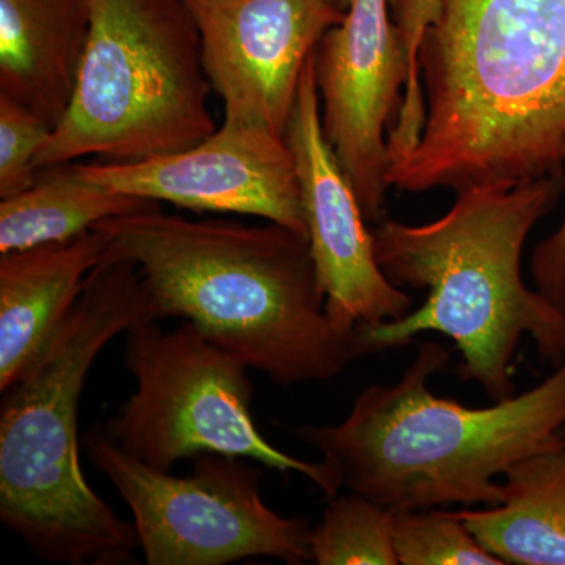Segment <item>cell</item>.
I'll use <instances>...</instances> for the list:
<instances>
[{
  "label": "cell",
  "instance_id": "cell-4",
  "mask_svg": "<svg viewBox=\"0 0 565 565\" xmlns=\"http://www.w3.org/2000/svg\"><path fill=\"white\" fill-rule=\"evenodd\" d=\"M161 319L136 264L106 255L46 351L2 393L0 520L43 559L132 563L136 527L82 473L79 403L99 352L136 323Z\"/></svg>",
  "mask_w": 565,
  "mask_h": 565
},
{
  "label": "cell",
  "instance_id": "cell-17",
  "mask_svg": "<svg viewBox=\"0 0 565 565\" xmlns=\"http://www.w3.org/2000/svg\"><path fill=\"white\" fill-rule=\"evenodd\" d=\"M308 544L318 565H397L393 511L363 494L330 498L322 520L311 527Z\"/></svg>",
  "mask_w": 565,
  "mask_h": 565
},
{
  "label": "cell",
  "instance_id": "cell-22",
  "mask_svg": "<svg viewBox=\"0 0 565 565\" xmlns=\"http://www.w3.org/2000/svg\"><path fill=\"white\" fill-rule=\"evenodd\" d=\"M326 2L341 11L348 10L351 6V0H326Z\"/></svg>",
  "mask_w": 565,
  "mask_h": 565
},
{
  "label": "cell",
  "instance_id": "cell-21",
  "mask_svg": "<svg viewBox=\"0 0 565 565\" xmlns=\"http://www.w3.org/2000/svg\"><path fill=\"white\" fill-rule=\"evenodd\" d=\"M533 273L542 292L565 300V218L559 232L535 250Z\"/></svg>",
  "mask_w": 565,
  "mask_h": 565
},
{
  "label": "cell",
  "instance_id": "cell-12",
  "mask_svg": "<svg viewBox=\"0 0 565 565\" xmlns=\"http://www.w3.org/2000/svg\"><path fill=\"white\" fill-rule=\"evenodd\" d=\"M315 52L305 65L286 129L311 255L329 318L343 330L377 327L404 318L411 311L412 299L382 273L375 259L373 232L323 134Z\"/></svg>",
  "mask_w": 565,
  "mask_h": 565
},
{
  "label": "cell",
  "instance_id": "cell-19",
  "mask_svg": "<svg viewBox=\"0 0 565 565\" xmlns=\"http://www.w3.org/2000/svg\"><path fill=\"white\" fill-rule=\"evenodd\" d=\"M390 11L403 41L408 79L403 107L388 132V145L394 154H407L418 145L426 118V103L419 76V51L427 29L437 20L440 0H390Z\"/></svg>",
  "mask_w": 565,
  "mask_h": 565
},
{
  "label": "cell",
  "instance_id": "cell-16",
  "mask_svg": "<svg viewBox=\"0 0 565 565\" xmlns=\"http://www.w3.org/2000/svg\"><path fill=\"white\" fill-rule=\"evenodd\" d=\"M156 204L93 184L73 163L44 167L32 188L0 202V255L68 243L106 218Z\"/></svg>",
  "mask_w": 565,
  "mask_h": 565
},
{
  "label": "cell",
  "instance_id": "cell-14",
  "mask_svg": "<svg viewBox=\"0 0 565 565\" xmlns=\"http://www.w3.org/2000/svg\"><path fill=\"white\" fill-rule=\"evenodd\" d=\"M90 0H0V93L54 131L73 98Z\"/></svg>",
  "mask_w": 565,
  "mask_h": 565
},
{
  "label": "cell",
  "instance_id": "cell-18",
  "mask_svg": "<svg viewBox=\"0 0 565 565\" xmlns=\"http://www.w3.org/2000/svg\"><path fill=\"white\" fill-rule=\"evenodd\" d=\"M399 565H504L446 508L393 511Z\"/></svg>",
  "mask_w": 565,
  "mask_h": 565
},
{
  "label": "cell",
  "instance_id": "cell-11",
  "mask_svg": "<svg viewBox=\"0 0 565 565\" xmlns=\"http://www.w3.org/2000/svg\"><path fill=\"white\" fill-rule=\"evenodd\" d=\"M76 167L85 180L111 192L182 210L262 217L308 239L291 148L267 129L222 122L195 147L173 154Z\"/></svg>",
  "mask_w": 565,
  "mask_h": 565
},
{
  "label": "cell",
  "instance_id": "cell-15",
  "mask_svg": "<svg viewBox=\"0 0 565 565\" xmlns=\"http://www.w3.org/2000/svg\"><path fill=\"white\" fill-rule=\"evenodd\" d=\"M501 486L500 504L456 514L503 564L565 565V445L515 463Z\"/></svg>",
  "mask_w": 565,
  "mask_h": 565
},
{
  "label": "cell",
  "instance_id": "cell-6",
  "mask_svg": "<svg viewBox=\"0 0 565 565\" xmlns=\"http://www.w3.org/2000/svg\"><path fill=\"white\" fill-rule=\"evenodd\" d=\"M90 11L73 98L39 170L85 156L148 161L210 137L212 87L184 0H90Z\"/></svg>",
  "mask_w": 565,
  "mask_h": 565
},
{
  "label": "cell",
  "instance_id": "cell-7",
  "mask_svg": "<svg viewBox=\"0 0 565 565\" xmlns=\"http://www.w3.org/2000/svg\"><path fill=\"white\" fill-rule=\"evenodd\" d=\"M126 333V366L137 392L103 426L122 451L162 471L207 452L239 457L303 476L329 500L340 493L322 460L296 459L259 433L250 412V366L239 355L191 322L163 332L156 321H143Z\"/></svg>",
  "mask_w": 565,
  "mask_h": 565
},
{
  "label": "cell",
  "instance_id": "cell-3",
  "mask_svg": "<svg viewBox=\"0 0 565 565\" xmlns=\"http://www.w3.org/2000/svg\"><path fill=\"white\" fill-rule=\"evenodd\" d=\"M563 180L473 185L423 225L382 218L371 230L382 273L397 288L427 289V299L397 321L364 327L377 351L445 334L462 355L459 377L494 403L515 394V353L526 334L546 362H565L564 308L522 278L527 236L555 207Z\"/></svg>",
  "mask_w": 565,
  "mask_h": 565
},
{
  "label": "cell",
  "instance_id": "cell-5",
  "mask_svg": "<svg viewBox=\"0 0 565 565\" xmlns=\"http://www.w3.org/2000/svg\"><path fill=\"white\" fill-rule=\"evenodd\" d=\"M448 362L449 349L427 341L396 384L367 386L343 422L297 435L341 489L390 511L500 504L498 476L565 445V362L542 384L489 407L430 392V377Z\"/></svg>",
  "mask_w": 565,
  "mask_h": 565
},
{
  "label": "cell",
  "instance_id": "cell-2",
  "mask_svg": "<svg viewBox=\"0 0 565 565\" xmlns=\"http://www.w3.org/2000/svg\"><path fill=\"white\" fill-rule=\"evenodd\" d=\"M136 264L162 319L182 318L274 384L327 382L377 353L329 318L310 241L286 226L191 221L159 204L95 225Z\"/></svg>",
  "mask_w": 565,
  "mask_h": 565
},
{
  "label": "cell",
  "instance_id": "cell-13",
  "mask_svg": "<svg viewBox=\"0 0 565 565\" xmlns=\"http://www.w3.org/2000/svg\"><path fill=\"white\" fill-rule=\"evenodd\" d=\"M107 248L106 234L93 228L68 243L0 255V392L46 351Z\"/></svg>",
  "mask_w": 565,
  "mask_h": 565
},
{
  "label": "cell",
  "instance_id": "cell-20",
  "mask_svg": "<svg viewBox=\"0 0 565 565\" xmlns=\"http://www.w3.org/2000/svg\"><path fill=\"white\" fill-rule=\"evenodd\" d=\"M51 134V126L39 115L0 93V200L35 184L36 162Z\"/></svg>",
  "mask_w": 565,
  "mask_h": 565
},
{
  "label": "cell",
  "instance_id": "cell-1",
  "mask_svg": "<svg viewBox=\"0 0 565 565\" xmlns=\"http://www.w3.org/2000/svg\"><path fill=\"white\" fill-rule=\"evenodd\" d=\"M426 118L388 170L423 193L559 177L565 167V0H440L419 51Z\"/></svg>",
  "mask_w": 565,
  "mask_h": 565
},
{
  "label": "cell",
  "instance_id": "cell-9",
  "mask_svg": "<svg viewBox=\"0 0 565 565\" xmlns=\"http://www.w3.org/2000/svg\"><path fill=\"white\" fill-rule=\"evenodd\" d=\"M323 134L351 181L364 218H384L388 134L404 103L407 58L390 0H351L315 52Z\"/></svg>",
  "mask_w": 565,
  "mask_h": 565
},
{
  "label": "cell",
  "instance_id": "cell-23",
  "mask_svg": "<svg viewBox=\"0 0 565 565\" xmlns=\"http://www.w3.org/2000/svg\"><path fill=\"white\" fill-rule=\"evenodd\" d=\"M564 437H565V429H564Z\"/></svg>",
  "mask_w": 565,
  "mask_h": 565
},
{
  "label": "cell",
  "instance_id": "cell-10",
  "mask_svg": "<svg viewBox=\"0 0 565 565\" xmlns=\"http://www.w3.org/2000/svg\"><path fill=\"white\" fill-rule=\"evenodd\" d=\"M230 125L285 137L305 65L345 11L326 0H184Z\"/></svg>",
  "mask_w": 565,
  "mask_h": 565
},
{
  "label": "cell",
  "instance_id": "cell-8",
  "mask_svg": "<svg viewBox=\"0 0 565 565\" xmlns=\"http://www.w3.org/2000/svg\"><path fill=\"white\" fill-rule=\"evenodd\" d=\"M82 444L131 509L148 565L311 561V527L264 503L263 471L244 459L207 452L195 457L191 475L178 478L122 451L103 426H93Z\"/></svg>",
  "mask_w": 565,
  "mask_h": 565
}]
</instances>
